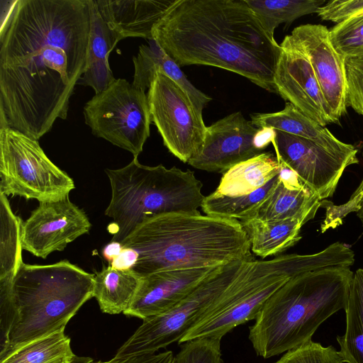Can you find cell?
Wrapping results in <instances>:
<instances>
[{
    "mask_svg": "<svg viewBox=\"0 0 363 363\" xmlns=\"http://www.w3.org/2000/svg\"><path fill=\"white\" fill-rule=\"evenodd\" d=\"M216 268L167 269L143 276L123 314L142 320L164 314L187 297Z\"/></svg>",
    "mask_w": 363,
    "mask_h": 363,
    "instance_id": "cell-16",
    "label": "cell"
},
{
    "mask_svg": "<svg viewBox=\"0 0 363 363\" xmlns=\"http://www.w3.org/2000/svg\"><path fill=\"white\" fill-rule=\"evenodd\" d=\"M252 123L257 128H271L311 140L328 150L344 153L357 152L350 144L335 138L325 127L311 119L290 102L283 110L250 115Z\"/></svg>",
    "mask_w": 363,
    "mask_h": 363,
    "instance_id": "cell-20",
    "label": "cell"
},
{
    "mask_svg": "<svg viewBox=\"0 0 363 363\" xmlns=\"http://www.w3.org/2000/svg\"><path fill=\"white\" fill-rule=\"evenodd\" d=\"M267 35L275 40L274 30L281 23L290 25L294 20L317 13L324 0H245Z\"/></svg>",
    "mask_w": 363,
    "mask_h": 363,
    "instance_id": "cell-26",
    "label": "cell"
},
{
    "mask_svg": "<svg viewBox=\"0 0 363 363\" xmlns=\"http://www.w3.org/2000/svg\"><path fill=\"white\" fill-rule=\"evenodd\" d=\"M23 223L13 212L7 196L0 193V279L14 277L23 263Z\"/></svg>",
    "mask_w": 363,
    "mask_h": 363,
    "instance_id": "cell-27",
    "label": "cell"
},
{
    "mask_svg": "<svg viewBox=\"0 0 363 363\" xmlns=\"http://www.w3.org/2000/svg\"><path fill=\"white\" fill-rule=\"evenodd\" d=\"M347 104L363 116V57L345 60Z\"/></svg>",
    "mask_w": 363,
    "mask_h": 363,
    "instance_id": "cell-33",
    "label": "cell"
},
{
    "mask_svg": "<svg viewBox=\"0 0 363 363\" xmlns=\"http://www.w3.org/2000/svg\"><path fill=\"white\" fill-rule=\"evenodd\" d=\"M321 201L310 191L298 177L277 179L262 202L250 218L298 219L305 223L313 219Z\"/></svg>",
    "mask_w": 363,
    "mask_h": 363,
    "instance_id": "cell-18",
    "label": "cell"
},
{
    "mask_svg": "<svg viewBox=\"0 0 363 363\" xmlns=\"http://www.w3.org/2000/svg\"><path fill=\"white\" fill-rule=\"evenodd\" d=\"M151 121L164 146L183 162L201 150L206 126L186 93L174 80L157 72L147 94Z\"/></svg>",
    "mask_w": 363,
    "mask_h": 363,
    "instance_id": "cell-10",
    "label": "cell"
},
{
    "mask_svg": "<svg viewBox=\"0 0 363 363\" xmlns=\"http://www.w3.org/2000/svg\"><path fill=\"white\" fill-rule=\"evenodd\" d=\"M73 363H93V359L89 357L76 356Z\"/></svg>",
    "mask_w": 363,
    "mask_h": 363,
    "instance_id": "cell-40",
    "label": "cell"
},
{
    "mask_svg": "<svg viewBox=\"0 0 363 363\" xmlns=\"http://www.w3.org/2000/svg\"><path fill=\"white\" fill-rule=\"evenodd\" d=\"M142 277L133 269H120L111 265L96 272L94 297L102 313H123L131 305Z\"/></svg>",
    "mask_w": 363,
    "mask_h": 363,
    "instance_id": "cell-24",
    "label": "cell"
},
{
    "mask_svg": "<svg viewBox=\"0 0 363 363\" xmlns=\"http://www.w3.org/2000/svg\"><path fill=\"white\" fill-rule=\"evenodd\" d=\"M275 131L271 128H259L255 137V145L257 148L263 152L266 147L272 142Z\"/></svg>",
    "mask_w": 363,
    "mask_h": 363,
    "instance_id": "cell-37",
    "label": "cell"
},
{
    "mask_svg": "<svg viewBox=\"0 0 363 363\" xmlns=\"http://www.w3.org/2000/svg\"><path fill=\"white\" fill-rule=\"evenodd\" d=\"M175 0H95L99 12L120 40L153 38L152 30Z\"/></svg>",
    "mask_w": 363,
    "mask_h": 363,
    "instance_id": "cell-17",
    "label": "cell"
},
{
    "mask_svg": "<svg viewBox=\"0 0 363 363\" xmlns=\"http://www.w3.org/2000/svg\"><path fill=\"white\" fill-rule=\"evenodd\" d=\"M279 171L276 155L271 152H263L224 172L214 192L225 196L248 194L264 186Z\"/></svg>",
    "mask_w": 363,
    "mask_h": 363,
    "instance_id": "cell-23",
    "label": "cell"
},
{
    "mask_svg": "<svg viewBox=\"0 0 363 363\" xmlns=\"http://www.w3.org/2000/svg\"><path fill=\"white\" fill-rule=\"evenodd\" d=\"M174 355L170 350L153 353L125 357H116L108 361H98L93 363H172Z\"/></svg>",
    "mask_w": 363,
    "mask_h": 363,
    "instance_id": "cell-35",
    "label": "cell"
},
{
    "mask_svg": "<svg viewBox=\"0 0 363 363\" xmlns=\"http://www.w3.org/2000/svg\"><path fill=\"white\" fill-rule=\"evenodd\" d=\"M324 21L338 23L347 18L363 16V0H333L325 3L317 11Z\"/></svg>",
    "mask_w": 363,
    "mask_h": 363,
    "instance_id": "cell-34",
    "label": "cell"
},
{
    "mask_svg": "<svg viewBox=\"0 0 363 363\" xmlns=\"http://www.w3.org/2000/svg\"><path fill=\"white\" fill-rule=\"evenodd\" d=\"M249 239L251 251L262 258L275 255L294 246L301 240L305 223L298 219L251 218L240 221Z\"/></svg>",
    "mask_w": 363,
    "mask_h": 363,
    "instance_id": "cell-22",
    "label": "cell"
},
{
    "mask_svg": "<svg viewBox=\"0 0 363 363\" xmlns=\"http://www.w3.org/2000/svg\"><path fill=\"white\" fill-rule=\"evenodd\" d=\"M105 172L111 187V199L105 211L115 226L111 242L121 243L145 218L197 211L205 197L202 183L189 169L147 166L133 157L126 166Z\"/></svg>",
    "mask_w": 363,
    "mask_h": 363,
    "instance_id": "cell-6",
    "label": "cell"
},
{
    "mask_svg": "<svg viewBox=\"0 0 363 363\" xmlns=\"http://www.w3.org/2000/svg\"><path fill=\"white\" fill-rule=\"evenodd\" d=\"M135 250L132 268L143 277L167 269L216 268L253 260L240 220L192 212H169L144 218L121 242Z\"/></svg>",
    "mask_w": 363,
    "mask_h": 363,
    "instance_id": "cell-4",
    "label": "cell"
},
{
    "mask_svg": "<svg viewBox=\"0 0 363 363\" xmlns=\"http://www.w3.org/2000/svg\"><path fill=\"white\" fill-rule=\"evenodd\" d=\"M278 175L259 189L242 196H225L215 192L204 197L201 208L206 215L246 220L272 190Z\"/></svg>",
    "mask_w": 363,
    "mask_h": 363,
    "instance_id": "cell-29",
    "label": "cell"
},
{
    "mask_svg": "<svg viewBox=\"0 0 363 363\" xmlns=\"http://www.w3.org/2000/svg\"><path fill=\"white\" fill-rule=\"evenodd\" d=\"M91 223L85 212L69 196L40 202L23 223L22 248L45 259L55 251H62L81 235L88 233Z\"/></svg>",
    "mask_w": 363,
    "mask_h": 363,
    "instance_id": "cell-12",
    "label": "cell"
},
{
    "mask_svg": "<svg viewBox=\"0 0 363 363\" xmlns=\"http://www.w3.org/2000/svg\"><path fill=\"white\" fill-rule=\"evenodd\" d=\"M0 193L39 203L65 198L75 188L38 140L8 126L0 128Z\"/></svg>",
    "mask_w": 363,
    "mask_h": 363,
    "instance_id": "cell-7",
    "label": "cell"
},
{
    "mask_svg": "<svg viewBox=\"0 0 363 363\" xmlns=\"http://www.w3.org/2000/svg\"><path fill=\"white\" fill-rule=\"evenodd\" d=\"M346 329L337 336L344 362L363 363V268L354 274L345 308Z\"/></svg>",
    "mask_w": 363,
    "mask_h": 363,
    "instance_id": "cell-25",
    "label": "cell"
},
{
    "mask_svg": "<svg viewBox=\"0 0 363 363\" xmlns=\"http://www.w3.org/2000/svg\"><path fill=\"white\" fill-rule=\"evenodd\" d=\"M272 140L276 157L291 169L320 201L333 195L344 170L357 164V152L328 150L311 140L276 130Z\"/></svg>",
    "mask_w": 363,
    "mask_h": 363,
    "instance_id": "cell-11",
    "label": "cell"
},
{
    "mask_svg": "<svg viewBox=\"0 0 363 363\" xmlns=\"http://www.w3.org/2000/svg\"><path fill=\"white\" fill-rule=\"evenodd\" d=\"M91 0L12 1L0 31V125L38 140L87 67Z\"/></svg>",
    "mask_w": 363,
    "mask_h": 363,
    "instance_id": "cell-1",
    "label": "cell"
},
{
    "mask_svg": "<svg viewBox=\"0 0 363 363\" xmlns=\"http://www.w3.org/2000/svg\"><path fill=\"white\" fill-rule=\"evenodd\" d=\"M138 255L135 250L123 248L120 255L111 262V265L120 269H132L138 259Z\"/></svg>",
    "mask_w": 363,
    "mask_h": 363,
    "instance_id": "cell-36",
    "label": "cell"
},
{
    "mask_svg": "<svg viewBox=\"0 0 363 363\" xmlns=\"http://www.w3.org/2000/svg\"><path fill=\"white\" fill-rule=\"evenodd\" d=\"M152 36L180 67H216L277 94L280 45L267 35L245 0H175Z\"/></svg>",
    "mask_w": 363,
    "mask_h": 363,
    "instance_id": "cell-2",
    "label": "cell"
},
{
    "mask_svg": "<svg viewBox=\"0 0 363 363\" xmlns=\"http://www.w3.org/2000/svg\"><path fill=\"white\" fill-rule=\"evenodd\" d=\"M94 275L67 260L22 264L0 279V360L24 345L65 330L94 297Z\"/></svg>",
    "mask_w": 363,
    "mask_h": 363,
    "instance_id": "cell-3",
    "label": "cell"
},
{
    "mask_svg": "<svg viewBox=\"0 0 363 363\" xmlns=\"http://www.w3.org/2000/svg\"><path fill=\"white\" fill-rule=\"evenodd\" d=\"M354 273L333 267L290 278L265 302L248 338L264 359L310 340L329 317L345 309Z\"/></svg>",
    "mask_w": 363,
    "mask_h": 363,
    "instance_id": "cell-5",
    "label": "cell"
},
{
    "mask_svg": "<svg viewBox=\"0 0 363 363\" xmlns=\"http://www.w3.org/2000/svg\"><path fill=\"white\" fill-rule=\"evenodd\" d=\"M274 73L277 93L320 125L339 123L328 107L311 65L290 35L284 37Z\"/></svg>",
    "mask_w": 363,
    "mask_h": 363,
    "instance_id": "cell-13",
    "label": "cell"
},
{
    "mask_svg": "<svg viewBox=\"0 0 363 363\" xmlns=\"http://www.w3.org/2000/svg\"><path fill=\"white\" fill-rule=\"evenodd\" d=\"M340 352L332 345L323 347L312 340L286 352L274 363H343Z\"/></svg>",
    "mask_w": 363,
    "mask_h": 363,
    "instance_id": "cell-32",
    "label": "cell"
},
{
    "mask_svg": "<svg viewBox=\"0 0 363 363\" xmlns=\"http://www.w3.org/2000/svg\"><path fill=\"white\" fill-rule=\"evenodd\" d=\"M133 61L135 71L132 84L135 87L145 92L149 89L157 72H162L183 89L198 115L203 118V110L212 99L187 79L180 67L154 38L148 40L147 45L139 47L138 53Z\"/></svg>",
    "mask_w": 363,
    "mask_h": 363,
    "instance_id": "cell-19",
    "label": "cell"
},
{
    "mask_svg": "<svg viewBox=\"0 0 363 363\" xmlns=\"http://www.w3.org/2000/svg\"><path fill=\"white\" fill-rule=\"evenodd\" d=\"M353 194L356 196L358 201L359 210L357 212V216L360 219L363 225V179Z\"/></svg>",
    "mask_w": 363,
    "mask_h": 363,
    "instance_id": "cell-39",
    "label": "cell"
},
{
    "mask_svg": "<svg viewBox=\"0 0 363 363\" xmlns=\"http://www.w3.org/2000/svg\"><path fill=\"white\" fill-rule=\"evenodd\" d=\"M120 40L101 16L95 0H91L87 67L82 79L85 86L101 91L116 80L109 66L108 55Z\"/></svg>",
    "mask_w": 363,
    "mask_h": 363,
    "instance_id": "cell-21",
    "label": "cell"
},
{
    "mask_svg": "<svg viewBox=\"0 0 363 363\" xmlns=\"http://www.w3.org/2000/svg\"><path fill=\"white\" fill-rule=\"evenodd\" d=\"M308 60L325 101L339 123L347 112L345 59L331 43L329 30L320 24H304L290 34Z\"/></svg>",
    "mask_w": 363,
    "mask_h": 363,
    "instance_id": "cell-14",
    "label": "cell"
},
{
    "mask_svg": "<svg viewBox=\"0 0 363 363\" xmlns=\"http://www.w3.org/2000/svg\"><path fill=\"white\" fill-rule=\"evenodd\" d=\"M258 130L242 112L228 115L206 126L203 145L188 163L199 169L224 173L263 152L255 145Z\"/></svg>",
    "mask_w": 363,
    "mask_h": 363,
    "instance_id": "cell-15",
    "label": "cell"
},
{
    "mask_svg": "<svg viewBox=\"0 0 363 363\" xmlns=\"http://www.w3.org/2000/svg\"><path fill=\"white\" fill-rule=\"evenodd\" d=\"M123 247L120 242H111L103 250V256L110 262L118 257Z\"/></svg>",
    "mask_w": 363,
    "mask_h": 363,
    "instance_id": "cell-38",
    "label": "cell"
},
{
    "mask_svg": "<svg viewBox=\"0 0 363 363\" xmlns=\"http://www.w3.org/2000/svg\"><path fill=\"white\" fill-rule=\"evenodd\" d=\"M220 337H199L186 341L172 363H223Z\"/></svg>",
    "mask_w": 363,
    "mask_h": 363,
    "instance_id": "cell-31",
    "label": "cell"
},
{
    "mask_svg": "<svg viewBox=\"0 0 363 363\" xmlns=\"http://www.w3.org/2000/svg\"><path fill=\"white\" fill-rule=\"evenodd\" d=\"M329 35L335 50L345 60L363 57V16L336 23Z\"/></svg>",
    "mask_w": 363,
    "mask_h": 363,
    "instance_id": "cell-30",
    "label": "cell"
},
{
    "mask_svg": "<svg viewBox=\"0 0 363 363\" xmlns=\"http://www.w3.org/2000/svg\"><path fill=\"white\" fill-rule=\"evenodd\" d=\"M239 260L216 268L169 311L143 320L115 356L153 354L180 340L196 325L235 280L245 264Z\"/></svg>",
    "mask_w": 363,
    "mask_h": 363,
    "instance_id": "cell-8",
    "label": "cell"
},
{
    "mask_svg": "<svg viewBox=\"0 0 363 363\" xmlns=\"http://www.w3.org/2000/svg\"><path fill=\"white\" fill-rule=\"evenodd\" d=\"M86 124L91 133L130 152H143L150 134L151 116L145 93L125 79H116L84 106Z\"/></svg>",
    "mask_w": 363,
    "mask_h": 363,
    "instance_id": "cell-9",
    "label": "cell"
},
{
    "mask_svg": "<svg viewBox=\"0 0 363 363\" xmlns=\"http://www.w3.org/2000/svg\"><path fill=\"white\" fill-rule=\"evenodd\" d=\"M70 343L62 330L24 345L0 363H73L77 355Z\"/></svg>",
    "mask_w": 363,
    "mask_h": 363,
    "instance_id": "cell-28",
    "label": "cell"
}]
</instances>
